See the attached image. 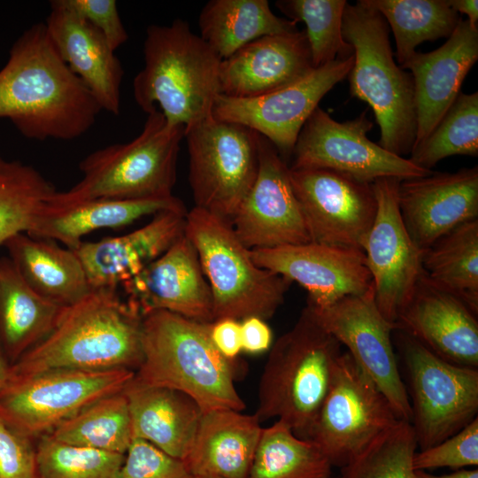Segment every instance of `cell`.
<instances>
[{"label":"cell","mask_w":478,"mask_h":478,"mask_svg":"<svg viewBox=\"0 0 478 478\" xmlns=\"http://www.w3.org/2000/svg\"><path fill=\"white\" fill-rule=\"evenodd\" d=\"M100 111L58 54L44 23L25 30L0 70V118L28 139L73 140L89 131Z\"/></svg>","instance_id":"6da1fadb"},{"label":"cell","mask_w":478,"mask_h":478,"mask_svg":"<svg viewBox=\"0 0 478 478\" xmlns=\"http://www.w3.org/2000/svg\"><path fill=\"white\" fill-rule=\"evenodd\" d=\"M142 320L117 289H91L62 308L51 331L14 361L9 373L137 369L143 358Z\"/></svg>","instance_id":"7a4b0ae2"},{"label":"cell","mask_w":478,"mask_h":478,"mask_svg":"<svg viewBox=\"0 0 478 478\" xmlns=\"http://www.w3.org/2000/svg\"><path fill=\"white\" fill-rule=\"evenodd\" d=\"M143 58L133 93L145 113L158 108L168 124L185 130L212 114L221 59L188 22L149 26Z\"/></svg>","instance_id":"3957f363"},{"label":"cell","mask_w":478,"mask_h":478,"mask_svg":"<svg viewBox=\"0 0 478 478\" xmlns=\"http://www.w3.org/2000/svg\"><path fill=\"white\" fill-rule=\"evenodd\" d=\"M212 323L192 320L167 311L143 317V358L135 378L190 397L202 409L242 412L245 404L235 385L234 362L213 344Z\"/></svg>","instance_id":"277c9868"},{"label":"cell","mask_w":478,"mask_h":478,"mask_svg":"<svg viewBox=\"0 0 478 478\" xmlns=\"http://www.w3.org/2000/svg\"><path fill=\"white\" fill-rule=\"evenodd\" d=\"M341 353V344L306 305L269 350L258 389L259 420L277 418L305 439Z\"/></svg>","instance_id":"5b68a950"},{"label":"cell","mask_w":478,"mask_h":478,"mask_svg":"<svg viewBox=\"0 0 478 478\" xmlns=\"http://www.w3.org/2000/svg\"><path fill=\"white\" fill-rule=\"evenodd\" d=\"M184 136V127L168 124L156 108L147 114L135 139L106 146L85 157L79 165L81 180L67 191H56L47 205L61 208L96 198L173 196L178 154Z\"/></svg>","instance_id":"8992f818"},{"label":"cell","mask_w":478,"mask_h":478,"mask_svg":"<svg viewBox=\"0 0 478 478\" xmlns=\"http://www.w3.org/2000/svg\"><path fill=\"white\" fill-rule=\"evenodd\" d=\"M389 32L384 18L363 0L346 4L343 36L354 56L348 74L351 94L373 110L381 132L378 144L403 157L415 141L413 81L394 60Z\"/></svg>","instance_id":"52a82bcc"},{"label":"cell","mask_w":478,"mask_h":478,"mask_svg":"<svg viewBox=\"0 0 478 478\" xmlns=\"http://www.w3.org/2000/svg\"><path fill=\"white\" fill-rule=\"evenodd\" d=\"M184 233L211 288L214 320H266L274 315L291 282L258 266L229 221L194 206L187 213Z\"/></svg>","instance_id":"ba28073f"},{"label":"cell","mask_w":478,"mask_h":478,"mask_svg":"<svg viewBox=\"0 0 478 478\" xmlns=\"http://www.w3.org/2000/svg\"><path fill=\"white\" fill-rule=\"evenodd\" d=\"M134 376L126 368L8 373L0 389V418L30 439L42 436L94 402L122 391Z\"/></svg>","instance_id":"9c48e42d"},{"label":"cell","mask_w":478,"mask_h":478,"mask_svg":"<svg viewBox=\"0 0 478 478\" xmlns=\"http://www.w3.org/2000/svg\"><path fill=\"white\" fill-rule=\"evenodd\" d=\"M184 138L195 206L230 222L256 179L260 135L212 114Z\"/></svg>","instance_id":"30bf717a"},{"label":"cell","mask_w":478,"mask_h":478,"mask_svg":"<svg viewBox=\"0 0 478 478\" xmlns=\"http://www.w3.org/2000/svg\"><path fill=\"white\" fill-rule=\"evenodd\" d=\"M396 330L411 392V425L417 446L422 451L477 418L478 367L449 362L413 337Z\"/></svg>","instance_id":"8fae6325"},{"label":"cell","mask_w":478,"mask_h":478,"mask_svg":"<svg viewBox=\"0 0 478 478\" xmlns=\"http://www.w3.org/2000/svg\"><path fill=\"white\" fill-rule=\"evenodd\" d=\"M398 420L389 402L352 356L338 357L328 392L305 439L340 468Z\"/></svg>","instance_id":"7c38bea8"},{"label":"cell","mask_w":478,"mask_h":478,"mask_svg":"<svg viewBox=\"0 0 478 478\" xmlns=\"http://www.w3.org/2000/svg\"><path fill=\"white\" fill-rule=\"evenodd\" d=\"M366 113L338 122L318 106L299 133L289 168L328 169L370 184L382 178L402 181L434 172L372 142L367 133L374 124Z\"/></svg>","instance_id":"4fadbf2b"},{"label":"cell","mask_w":478,"mask_h":478,"mask_svg":"<svg viewBox=\"0 0 478 478\" xmlns=\"http://www.w3.org/2000/svg\"><path fill=\"white\" fill-rule=\"evenodd\" d=\"M354 62L353 54L313 68L296 81L251 98L219 95L212 115L235 122L267 139L287 162L299 133L322 97L345 79Z\"/></svg>","instance_id":"5bb4252c"},{"label":"cell","mask_w":478,"mask_h":478,"mask_svg":"<svg viewBox=\"0 0 478 478\" xmlns=\"http://www.w3.org/2000/svg\"><path fill=\"white\" fill-rule=\"evenodd\" d=\"M311 242L363 251L377 203L372 183L322 168H289Z\"/></svg>","instance_id":"9a60e30c"},{"label":"cell","mask_w":478,"mask_h":478,"mask_svg":"<svg viewBox=\"0 0 478 478\" xmlns=\"http://www.w3.org/2000/svg\"><path fill=\"white\" fill-rule=\"evenodd\" d=\"M320 325L360 366L389 402L397 419L411 422L409 395L401 378L391 334L396 329L377 308L373 287L326 307L306 305Z\"/></svg>","instance_id":"2e32d148"},{"label":"cell","mask_w":478,"mask_h":478,"mask_svg":"<svg viewBox=\"0 0 478 478\" xmlns=\"http://www.w3.org/2000/svg\"><path fill=\"white\" fill-rule=\"evenodd\" d=\"M400 181L382 178L372 183L377 210L363 248L374 303L395 328L423 274L422 251L411 239L399 212Z\"/></svg>","instance_id":"e0dca14e"},{"label":"cell","mask_w":478,"mask_h":478,"mask_svg":"<svg viewBox=\"0 0 478 478\" xmlns=\"http://www.w3.org/2000/svg\"><path fill=\"white\" fill-rule=\"evenodd\" d=\"M230 223L250 250L311 242L291 185L289 166L261 135L256 179Z\"/></svg>","instance_id":"ac0fdd59"},{"label":"cell","mask_w":478,"mask_h":478,"mask_svg":"<svg viewBox=\"0 0 478 478\" xmlns=\"http://www.w3.org/2000/svg\"><path fill=\"white\" fill-rule=\"evenodd\" d=\"M254 262L296 281L308 292L307 304L326 307L372 288L366 257L358 250L316 243L251 250Z\"/></svg>","instance_id":"d6986e66"},{"label":"cell","mask_w":478,"mask_h":478,"mask_svg":"<svg viewBox=\"0 0 478 478\" xmlns=\"http://www.w3.org/2000/svg\"><path fill=\"white\" fill-rule=\"evenodd\" d=\"M121 287L127 305L142 317L161 310L203 323L214 321L211 288L185 233Z\"/></svg>","instance_id":"ffe728a7"},{"label":"cell","mask_w":478,"mask_h":478,"mask_svg":"<svg viewBox=\"0 0 478 478\" xmlns=\"http://www.w3.org/2000/svg\"><path fill=\"white\" fill-rule=\"evenodd\" d=\"M397 204L411 239L423 251L458 226L478 219V167L402 180Z\"/></svg>","instance_id":"44dd1931"},{"label":"cell","mask_w":478,"mask_h":478,"mask_svg":"<svg viewBox=\"0 0 478 478\" xmlns=\"http://www.w3.org/2000/svg\"><path fill=\"white\" fill-rule=\"evenodd\" d=\"M396 329L449 362L478 367L477 313L424 274L401 311Z\"/></svg>","instance_id":"7402d4cb"},{"label":"cell","mask_w":478,"mask_h":478,"mask_svg":"<svg viewBox=\"0 0 478 478\" xmlns=\"http://www.w3.org/2000/svg\"><path fill=\"white\" fill-rule=\"evenodd\" d=\"M477 59L478 26L461 19L441 47L428 53L416 51L400 66L411 72L413 81L416 134L412 148L428 137L447 112Z\"/></svg>","instance_id":"603a6c76"},{"label":"cell","mask_w":478,"mask_h":478,"mask_svg":"<svg viewBox=\"0 0 478 478\" xmlns=\"http://www.w3.org/2000/svg\"><path fill=\"white\" fill-rule=\"evenodd\" d=\"M44 22L58 54L91 93L101 110L119 115L122 66L104 36L66 0L50 1Z\"/></svg>","instance_id":"cb8c5ba5"},{"label":"cell","mask_w":478,"mask_h":478,"mask_svg":"<svg viewBox=\"0 0 478 478\" xmlns=\"http://www.w3.org/2000/svg\"><path fill=\"white\" fill-rule=\"evenodd\" d=\"M188 211H163L145 226L123 235L81 242L72 250L91 289H117L164 254L184 235Z\"/></svg>","instance_id":"d4e9b609"},{"label":"cell","mask_w":478,"mask_h":478,"mask_svg":"<svg viewBox=\"0 0 478 478\" xmlns=\"http://www.w3.org/2000/svg\"><path fill=\"white\" fill-rule=\"evenodd\" d=\"M312 69L305 30L266 35L221 60L220 93L235 98L260 96L296 81Z\"/></svg>","instance_id":"484cf974"},{"label":"cell","mask_w":478,"mask_h":478,"mask_svg":"<svg viewBox=\"0 0 478 478\" xmlns=\"http://www.w3.org/2000/svg\"><path fill=\"white\" fill-rule=\"evenodd\" d=\"M256 414L232 409L203 412L182 459L194 477L247 478L262 432Z\"/></svg>","instance_id":"4316f807"},{"label":"cell","mask_w":478,"mask_h":478,"mask_svg":"<svg viewBox=\"0 0 478 478\" xmlns=\"http://www.w3.org/2000/svg\"><path fill=\"white\" fill-rule=\"evenodd\" d=\"M122 392L127 400L133 439L145 440L184 459L204 412L200 406L181 391L148 385L135 376Z\"/></svg>","instance_id":"83f0119b"},{"label":"cell","mask_w":478,"mask_h":478,"mask_svg":"<svg viewBox=\"0 0 478 478\" xmlns=\"http://www.w3.org/2000/svg\"><path fill=\"white\" fill-rule=\"evenodd\" d=\"M163 211H187L174 196L149 199L96 198L61 208L46 205L28 235L53 240L74 250L81 237L103 227L119 228Z\"/></svg>","instance_id":"f1b7e54d"},{"label":"cell","mask_w":478,"mask_h":478,"mask_svg":"<svg viewBox=\"0 0 478 478\" xmlns=\"http://www.w3.org/2000/svg\"><path fill=\"white\" fill-rule=\"evenodd\" d=\"M4 246L22 280L44 299L66 306L91 290L74 251L59 246L58 242L19 233Z\"/></svg>","instance_id":"f546056e"},{"label":"cell","mask_w":478,"mask_h":478,"mask_svg":"<svg viewBox=\"0 0 478 478\" xmlns=\"http://www.w3.org/2000/svg\"><path fill=\"white\" fill-rule=\"evenodd\" d=\"M63 307L35 293L10 258H0V347L13 361L51 331Z\"/></svg>","instance_id":"4dcf8cb0"},{"label":"cell","mask_w":478,"mask_h":478,"mask_svg":"<svg viewBox=\"0 0 478 478\" xmlns=\"http://www.w3.org/2000/svg\"><path fill=\"white\" fill-rule=\"evenodd\" d=\"M198 24L200 37L221 60L260 37L297 30V23L276 16L266 0H211Z\"/></svg>","instance_id":"1f68e13d"},{"label":"cell","mask_w":478,"mask_h":478,"mask_svg":"<svg viewBox=\"0 0 478 478\" xmlns=\"http://www.w3.org/2000/svg\"><path fill=\"white\" fill-rule=\"evenodd\" d=\"M424 275L478 313V219L453 228L422 251Z\"/></svg>","instance_id":"d6a6232c"},{"label":"cell","mask_w":478,"mask_h":478,"mask_svg":"<svg viewBox=\"0 0 478 478\" xmlns=\"http://www.w3.org/2000/svg\"><path fill=\"white\" fill-rule=\"evenodd\" d=\"M390 27L402 66L426 41L448 38L460 21L450 0H363Z\"/></svg>","instance_id":"836d02e7"},{"label":"cell","mask_w":478,"mask_h":478,"mask_svg":"<svg viewBox=\"0 0 478 478\" xmlns=\"http://www.w3.org/2000/svg\"><path fill=\"white\" fill-rule=\"evenodd\" d=\"M332 467L314 443L277 420L262 428L247 478H332Z\"/></svg>","instance_id":"e575fe53"},{"label":"cell","mask_w":478,"mask_h":478,"mask_svg":"<svg viewBox=\"0 0 478 478\" xmlns=\"http://www.w3.org/2000/svg\"><path fill=\"white\" fill-rule=\"evenodd\" d=\"M48 435L65 443L125 454L133 440L127 400L122 391L103 397Z\"/></svg>","instance_id":"d590c367"},{"label":"cell","mask_w":478,"mask_h":478,"mask_svg":"<svg viewBox=\"0 0 478 478\" xmlns=\"http://www.w3.org/2000/svg\"><path fill=\"white\" fill-rule=\"evenodd\" d=\"M56 191L32 166L0 154V246L17 234L29 233Z\"/></svg>","instance_id":"8d00e7d4"},{"label":"cell","mask_w":478,"mask_h":478,"mask_svg":"<svg viewBox=\"0 0 478 478\" xmlns=\"http://www.w3.org/2000/svg\"><path fill=\"white\" fill-rule=\"evenodd\" d=\"M410 160L432 171L442 159L454 155H478V93L460 92L428 137L412 148Z\"/></svg>","instance_id":"74e56055"},{"label":"cell","mask_w":478,"mask_h":478,"mask_svg":"<svg viewBox=\"0 0 478 478\" xmlns=\"http://www.w3.org/2000/svg\"><path fill=\"white\" fill-rule=\"evenodd\" d=\"M345 0H279L275 6L287 19L305 24L313 68L353 54L343 36Z\"/></svg>","instance_id":"f35d334b"},{"label":"cell","mask_w":478,"mask_h":478,"mask_svg":"<svg viewBox=\"0 0 478 478\" xmlns=\"http://www.w3.org/2000/svg\"><path fill=\"white\" fill-rule=\"evenodd\" d=\"M417 449L411 422L398 420L341 467L340 478H416Z\"/></svg>","instance_id":"ab89813d"},{"label":"cell","mask_w":478,"mask_h":478,"mask_svg":"<svg viewBox=\"0 0 478 478\" xmlns=\"http://www.w3.org/2000/svg\"><path fill=\"white\" fill-rule=\"evenodd\" d=\"M37 478H120L125 454L72 445L41 436L35 447Z\"/></svg>","instance_id":"60d3db41"},{"label":"cell","mask_w":478,"mask_h":478,"mask_svg":"<svg viewBox=\"0 0 478 478\" xmlns=\"http://www.w3.org/2000/svg\"><path fill=\"white\" fill-rule=\"evenodd\" d=\"M478 465V418L461 430L428 449L415 452L414 470L439 467L460 469Z\"/></svg>","instance_id":"b9f144b4"},{"label":"cell","mask_w":478,"mask_h":478,"mask_svg":"<svg viewBox=\"0 0 478 478\" xmlns=\"http://www.w3.org/2000/svg\"><path fill=\"white\" fill-rule=\"evenodd\" d=\"M120 478H195L182 459L172 457L150 443L134 438Z\"/></svg>","instance_id":"7bdbcfd3"},{"label":"cell","mask_w":478,"mask_h":478,"mask_svg":"<svg viewBox=\"0 0 478 478\" xmlns=\"http://www.w3.org/2000/svg\"><path fill=\"white\" fill-rule=\"evenodd\" d=\"M0 478H37L36 451L31 439L0 418Z\"/></svg>","instance_id":"ee69618b"},{"label":"cell","mask_w":478,"mask_h":478,"mask_svg":"<svg viewBox=\"0 0 478 478\" xmlns=\"http://www.w3.org/2000/svg\"><path fill=\"white\" fill-rule=\"evenodd\" d=\"M81 17L92 25L112 50L124 44L128 35L114 0H66Z\"/></svg>","instance_id":"f6af8a7d"},{"label":"cell","mask_w":478,"mask_h":478,"mask_svg":"<svg viewBox=\"0 0 478 478\" xmlns=\"http://www.w3.org/2000/svg\"><path fill=\"white\" fill-rule=\"evenodd\" d=\"M211 339L218 351L235 361L242 351L241 323L234 319H220L211 324Z\"/></svg>","instance_id":"bcb514c9"},{"label":"cell","mask_w":478,"mask_h":478,"mask_svg":"<svg viewBox=\"0 0 478 478\" xmlns=\"http://www.w3.org/2000/svg\"><path fill=\"white\" fill-rule=\"evenodd\" d=\"M240 323L242 351L259 354L270 350L273 344V334L265 320L249 317L241 320Z\"/></svg>","instance_id":"7dc6e473"},{"label":"cell","mask_w":478,"mask_h":478,"mask_svg":"<svg viewBox=\"0 0 478 478\" xmlns=\"http://www.w3.org/2000/svg\"><path fill=\"white\" fill-rule=\"evenodd\" d=\"M451 8L458 13L467 16V20L472 25L478 22V1L477 0H450Z\"/></svg>","instance_id":"c3c4849f"},{"label":"cell","mask_w":478,"mask_h":478,"mask_svg":"<svg viewBox=\"0 0 478 478\" xmlns=\"http://www.w3.org/2000/svg\"><path fill=\"white\" fill-rule=\"evenodd\" d=\"M416 478H478V470L459 469L447 474L435 475L422 470H415Z\"/></svg>","instance_id":"681fc988"},{"label":"cell","mask_w":478,"mask_h":478,"mask_svg":"<svg viewBox=\"0 0 478 478\" xmlns=\"http://www.w3.org/2000/svg\"><path fill=\"white\" fill-rule=\"evenodd\" d=\"M9 366L4 359L3 350L0 347V389H2L3 385L4 384L8 373H9Z\"/></svg>","instance_id":"f907efd6"},{"label":"cell","mask_w":478,"mask_h":478,"mask_svg":"<svg viewBox=\"0 0 478 478\" xmlns=\"http://www.w3.org/2000/svg\"><path fill=\"white\" fill-rule=\"evenodd\" d=\"M195 478H212V477L197 476V477H195Z\"/></svg>","instance_id":"816d5d0a"}]
</instances>
